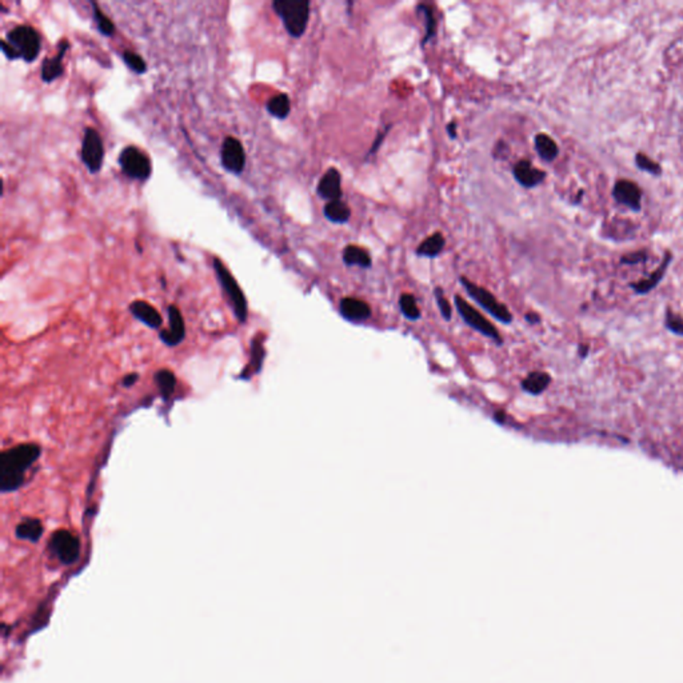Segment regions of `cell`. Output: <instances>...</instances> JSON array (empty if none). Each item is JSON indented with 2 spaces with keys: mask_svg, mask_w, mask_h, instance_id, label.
Segmentation results:
<instances>
[{
  "mask_svg": "<svg viewBox=\"0 0 683 683\" xmlns=\"http://www.w3.org/2000/svg\"><path fill=\"white\" fill-rule=\"evenodd\" d=\"M41 447L35 443H24L11 447L0 456V488L11 493L21 488L27 473L41 458Z\"/></svg>",
  "mask_w": 683,
  "mask_h": 683,
  "instance_id": "obj_1",
  "label": "cell"
},
{
  "mask_svg": "<svg viewBox=\"0 0 683 683\" xmlns=\"http://www.w3.org/2000/svg\"><path fill=\"white\" fill-rule=\"evenodd\" d=\"M272 9L283 21V26L290 36L300 38L304 34L310 19V1L275 0Z\"/></svg>",
  "mask_w": 683,
  "mask_h": 683,
  "instance_id": "obj_2",
  "label": "cell"
},
{
  "mask_svg": "<svg viewBox=\"0 0 683 683\" xmlns=\"http://www.w3.org/2000/svg\"><path fill=\"white\" fill-rule=\"evenodd\" d=\"M214 269L217 272V280L227 297L235 317L242 323L247 321V300L243 295V291L239 287L238 282L232 277V274L228 271L227 267L223 265L220 259H214Z\"/></svg>",
  "mask_w": 683,
  "mask_h": 683,
  "instance_id": "obj_3",
  "label": "cell"
},
{
  "mask_svg": "<svg viewBox=\"0 0 683 683\" xmlns=\"http://www.w3.org/2000/svg\"><path fill=\"white\" fill-rule=\"evenodd\" d=\"M4 41L11 44L21 59L27 63L35 62L41 53V36L31 26H16L9 31Z\"/></svg>",
  "mask_w": 683,
  "mask_h": 683,
  "instance_id": "obj_4",
  "label": "cell"
},
{
  "mask_svg": "<svg viewBox=\"0 0 683 683\" xmlns=\"http://www.w3.org/2000/svg\"><path fill=\"white\" fill-rule=\"evenodd\" d=\"M459 280H461L462 286L465 287L467 294L476 300V303L483 310H486L490 315H493L495 319H498L500 323H505V324H510L513 322V314L490 291L478 286L474 282L467 279L466 277H461Z\"/></svg>",
  "mask_w": 683,
  "mask_h": 683,
  "instance_id": "obj_5",
  "label": "cell"
},
{
  "mask_svg": "<svg viewBox=\"0 0 683 683\" xmlns=\"http://www.w3.org/2000/svg\"><path fill=\"white\" fill-rule=\"evenodd\" d=\"M118 163L125 176L139 182H145L153 173L150 158L135 145H128L122 150Z\"/></svg>",
  "mask_w": 683,
  "mask_h": 683,
  "instance_id": "obj_6",
  "label": "cell"
},
{
  "mask_svg": "<svg viewBox=\"0 0 683 683\" xmlns=\"http://www.w3.org/2000/svg\"><path fill=\"white\" fill-rule=\"evenodd\" d=\"M454 302H456V310L459 312L461 318L466 322L471 329L481 332L483 337L493 339L498 344L503 343V339L500 337V332H498V329H495L493 326V323L486 319L479 311L476 310L468 302H466L459 295H456Z\"/></svg>",
  "mask_w": 683,
  "mask_h": 683,
  "instance_id": "obj_7",
  "label": "cell"
},
{
  "mask_svg": "<svg viewBox=\"0 0 683 683\" xmlns=\"http://www.w3.org/2000/svg\"><path fill=\"white\" fill-rule=\"evenodd\" d=\"M81 156L84 166L88 168L91 174L101 171L104 159L103 140L93 127L84 130Z\"/></svg>",
  "mask_w": 683,
  "mask_h": 683,
  "instance_id": "obj_8",
  "label": "cell"
},
{
  "mask_svg": "<svg viewBox=\"0 0 683 683\" xmlns=\"http://www.w3.org/2000/svg\"><path fill=\"white\" fill-rule=\"evenodd\" d=\"M50 548L55 557L66 565L73 563L81 553L79 538L68 530H58L50 540Z\"/></svg>",
  "mask_w": 683,
  "mask_h": 683,
  "instance_id": "obj_9",
  "label": "cell"
},
{
  "mask_svg": "<svg viewBox=\"0 0 683 683\" xmlns=\"http://www.w3.org/2000/svg\"><path fill=\"white\" fill-rule=\"evenodd\" d=\"M642 192L641 187L638 186L635 182L629 180V179H620L615 182L614 188H612V197L614 200L625 206V207L632 210L634 212H640L642 210Z\"/></svg>",
  "mask_w": 683,
  "mask_h": 683,
  "instance_id": "obj_10",
  "label": "cell"
},
{
  "mask_svg": "<svg viewBox=\"0 0 683 683\" xmlns=\"http://www.w3.org/2000/svg\"><path fill=\"white\" fill-rule=\"evenodd\" d=\"M222 165L232 174H242L246 165V154L243 145L234 136H227L222 145L220 151Z\"/></svg>",
  "mask_w": 683,
  "mask_h": 683,
  "instance_id": "obj_11",
  "label": "cell"
},
{
  "mask_svg": "<svg viewBox=\"0 0 683 683\" xmlns=\"http://www.w3.org/2000/svg\"><path fill=\"white\" fill-rule=\"evenodd\" d=\"M513 174L518 183L526 188L539 186L548 176L543 170H539L537 167L533 166L528 159L519 160L513 168Z\"/></svg>",
  "mask_w": 683,
  "mask_h": 683,
  "instance_id": "obj_12",
  "label": "cell"
},
{
  "mask_svg": "<svg viewBox=\"0 0 683 683\" xmlns=\"http://www.w3.org/2000/svg\"><path fill=\"white\" fill-rule=\"evenodd\" d=\"M317 192L322 199L329 202L341 200L342 197V176L337 168H329L324 175L322 176Z\"/></svg>",
  "mask_w": 683,
  "mask_h": 683,
  "instance_id": "obj_13",
  "label": "cell"
},
{
  "mask_svg": "<svg viewBox=\"0 0 683 683\" xmlns=\"http://www.w3.org/2000/svg\"><path fill=\"white\" fill-rule=\"evenodd\" d=\"M68 48H70V43L67 39H63L58 46V55L44 59L42 64V71H41L43 82L51 83V82L62 76L63 73H64L62 61Z\"/></svg>",
  "mask_w": 683,
  "mask_h": 683,
  "instance_id": "obj_14",
  "label": "cell"
},
{
  "mask_svg": "<svg viewBox=\"0 0 683 683\" xmlns=\"http://www.w3.org/2000/svg\"><path fill=\"white\" fill-rule=\"evenodd\" d=\"M168 318H170V327L162 332L160 338L167 346H176L185 338V332H186L185 321L176 306L168 307Z\"/></svg>",
  "mask_w": 683,
  "mask_h": 683,
  "instance_id": "obj_15",
  "label": "cell"
},
{
  "mask_svg": "<svg viewBox=\"0 0 683 683\" xmlns=\"http://www.w3.org/2000/svg\"><path fill=\"white\" fill-rule=\"evenodd\" d=\"M673 254H672L670 251H666V252H664V257H663L662 259V263L658 266V269H655V271H652V274H650L647 278L638 280V282H635V283H632L630 287H632V290L635 291L637 294H641V295H645V294H647V292L654 290V289L659 284V282L663 279V277H664L666 271L669 269L670 263L673 262Z\"/></svg>",
  "mask_w": 683,
  "mask_h": 683,
  "instance_id": "obj_16",
  "label": "cell"
},
{
  "mask_svg": "<svg viewBox=\"0 0 683 683\" xmlns=\"http://www.w3.org/2000/svg\"><path fill=\"white\" fill-rule=\"evenodd\" d=\"M342 317L354 323L367 321L371 317V307L362 299L343 298L339 304Z\"/></svg>",
  "mask_w": 683,
  "mask_h": 683,
  "instance_id": "obj_17",
  "label": "cell"
},
{
  "mask_svg": "<svg viewBox=\"0 0 683 683\" xmlns=\"http://www.w3.org/2000/svg\"><path fill=\"white\" fill-rule=\"evenodd\" d=\"M130 311L136 319L145 323V326L151 329H159L163 323L160 314L155 307L145 300H135L130 304Z\"/></svg>",
  "mask_w": 683,
  "mask_h": 683,
  "instance_id": "obj_18",
  "label": "cell"
},
{
  "mask_svg": "<svg viewBox=\"0 0 683 683\" xmlns=\"http://www.w3.org/2000/svg\"><path fill=\"white\" fill-rule=\"evenodd\" d=\"M534 145L539 158L545 162H553L559 155V147L557 142L548 134H537L534 138Z\"/></svg>",
  "mask_w": 683,
  "mask_h": 683,
  "instance_id": "obj_19",
  "label": "cell"
},
{
  "mask_svg": "<svg viewBox=\"0 0 683 683\" xmlns=\"http://www.w3.org/2000/svg\"><path fill=\"white\" fill-rule=\"evenodd\" d=\"M343 262L346 266H359L362 269H370L371 267V257L366 250L350 245L346 249L343 250Z\"/></svg>",
  "mask_w": 683,
  "mask_h": 683,
  "instance_id": "obj_20",
  "label": "cell"
},
{
  "mask_svg": "<svg viewBox=\"0 0 683 683\" xmlns=\"http://www.w3.org/2000/svg\"><path fill=\"white\" fill-rule=\"evenodd\" d=\"M551 382V376L549 374L543 371H534L528 374V376L522 382V389L523 391L531 394V395H539L543 393Z\"/></svg>",
  "mask_w": 683,
  "mask_h": 683,
  "instance_id": "obj_21",
  "label": "cell"
},
{
  "mask_svg": "<svg viewBox=\"0 0 683 683\" xmlns=\"http://www.w3.org/2000/svg\"><path fill=\"white\" fill-rule=\"evenodd\" d=\"M323 212H324V217L337 225L347 223L351 217V210L342 200L329 202L323 208Z\"/></svg>",
  "mask_w": 683,
  "mask_h": 683,
  "instance_id": "obj_22",
  "label": "cell"
},
{
  "mask_svg": "<svg viewBox=\"0 0 683 683\" xmlns=\"http://www.w3.org/2000/svg\"><path fill=\"white\" fill-rule=\"evenodd\" d=\"M445 237L441 232H435L434 235L425 239L416 249V255L426 258H435L445 249Z\"/></svg>",
  "mask_w": 683,
  "mask_h": 683,
  "instance_id": "obj_23",
  "label": "cell"
},
{
  "mask_svg": "<svg viewBox=\"0 0 683 683\" xmlns=\"http://www.w3.org/2000/svg\"><path fill=\"white\" fill-rule=\"evenodd\" d=\"M42 522L39 519H35V518L24 519L16 528L18 538L24 539V540L36 542L38 539L42 537Z\"/></svg>",
  "mask_w": 683,
  "mask_h": 683,
  "instance_id": "obj_24",
  "label": "cell"
},
{
  "mask_svg": "<svg viewBox=\"0 0 683 683\" xmlns=\"http://www.w3.org/2000/svg\"><path fill=\"white\" fill-rule=\"evenodd\" d=\"M269 115L278 119H286L291 111V101L287 93H278L272 96L266 106Z\"/></svg>",
  "mask_w": 683,
  "mask_h": 683,
  "instance_id": "obj_25",
  "label": "cell"
},
{
  "mask_svg": "<svg viewBox=\"0 0 683 683\" xmlns=\"http://www.w3.org/2000/svg\"><path fill=\"white\" fill-rule=\"evenodd\" d=\"M416 12L425 21V36L422 39V46H426V43L431 41L436 35V19H435L434 11L427 4H418Z\"/></svg>",
  "mask_w": 683,
  "mask_h": 683,
  "instance_id": "obj_26",
  "label": "cell"
},
{
  "mask_svg": "<svg viewBox=\"0 0 683 683\" xmlns=\"http://www.w3.org/2000/svg\"><path fill=\"white\" fill-rule=\"evenodd\" d=\"M399 309L402 311L404 318L409 321H418L421 319V310L418 307V303L415 299L414 295L411 294H404L399 298Z\"/></svg>",
  "mask_w": 683,
  "mask_h": 683,
  "instance_id": "obj_27",
  "label": "cell"
},
{
  "mask_svg": "<svg viewBox=\"0 0 683 683\" xmlns=\"http://www.w3.org/2000/svg\"><path fill=\"white\" fill-rule=\"evenodd\" d=\"M91 6H93V19H95L99 32L104 36H113L115 34V26L113 21L107 15H104L101 10V7L96 3H91Z\"/></svg>",
  "mask_w": 683,
  "mask_h": 683,
  "instance_id": "obj_28",
  "label": "cell"
},
{
  "mask_svg": "<svg viewBox=\"0 0 683 683\" xmlns=\"http://www.w3.org/2000/svg\"><path fill=\"white\" fill-rule=\"evenodd\" d=\"M155 381L159 389H160V393L163 395V398H168L171 394L174 393L176 386V379L175 375L168 371V370H159L155 375Z\"/></svg>",
  "mask_w": 683,
  "mask_h": 683,
  "instance_id": "obj_29",
  "label": "cell"
},
{
  "mask_svg": "<svg viewBox=\"0 0 683 683\" xmlns=\"http://www.w3.org/2000/svg\"><path fill=\"white\" fill-rule=\"evenodd\" d=\"M635 166L638 167L641 171H645L647 174L654 176L662 175V167L652 158L643 154V153H637L635 155Z\"/></svg>",
  "mask_w": 683,
  "mask_h": 683,
  "instance_id": "obj_30",
  "label": "cell"
},
{
  "mask_svg": "<svg viewBox=\"0 0 683 683\" xmlns=\"http://www.w3.org/2000/svg\"><path fill=\"white\" fill-rule=\"evenodd\" d=\"M123 61H125V66L133 71V73H138V75H142L147 71V64H145V59L134 51H130V50H125L123 52Z\"/></svg>",
  "mask_w": 683,
  "mask_h": 683,
  "instance_id": "obj_31",
  "label": "cell"
},
{
  "mask_svg": "<svg viewBox=\"0 0 683 683\" xmlns=\"http://www.w3.org/2000/svg\"><path fill=\"white\" fill-rule=\"evenodd\" d=\"M434 297L436 299V304H438V309L441 311V315L443 317V319L446 321H450L451 317H453V309H451V304L448 299L446 298L445 291L441 287H436L434 290Z\"/></svg>",
  "mask_w": 683,
  "mask_h": 683,
  "instance_id": "obj_32",
  "label": "cell"
},
{
  "mask_svg": "<svg viewBox=\"0 0 683 683\" xmlns=\"http://www.w3.org/2000/svg\"><path fill=\"white\" fill-rule=\"evenodd\" d=\"M647 259H649V252L646 250H638L630 254H625L621 258V265L635 266V265L646 263Z\"/></svg>",
  "mask_w": 683,
  "mask_h": 683,
  "instance_id": "obj_33",
  "label": "cell"
},
{
  "mask_svg": "<svg viewBox=\"0 0 683 683\" xmlns=\"http://www.w3.org/2000/svg\"><path fill=\"white\" fill-rule=\"evenodd\" d=\"M664 323H666V327H667L670 332L683 335V318H681L679 315L674 314L672 311H667V312H666V321H664Z\"/></svg>",
  "mask_w": 683,
  "mask_h": 683,
  "instance_id": "obj_34",
  "label": "cell"
},
{
  "mask_svg": "<svg viewBox=\"0 0 683 683\" xmlns=\"http://www.w3.org/2000/svg\"><path fill=\"white\" fill-rule=\"evenodd\" d=\"M0 48H1L3 53H4V55L9 58V59H11V61H15V59H19V58H21V56H19V53L16 52V50H15V48H14L11 44H9V43L6 42L4 39L0 42Z\"/></svg>",
  "mask_w": 683,
  "mask_h": 683,
  "instance_id": "obj_35",
  "label": "cell"
},
{
  "mask_svg": "<svg viewBox=\"0 0 683 683\" xmlns=\"http://www.w3.org/2000/svg\"><path fill=\"white\" fill-rule=\"evenodd\" d=\"M389 130H390V125H387V127L384 128V133H381V134L376 136V139H375V142H374V145H371V150L369 151V156L373 155V154H375V153L378 151V148H379V145H382V142H384V136H386V134L389 133Z\"/></svg>",
  "mask_w": 683,
  "mask_h": 683,
  "instance_id": "obj_36",
  "label": "cell"
},
{
  "mask_svg": "<svg viewBox=\"0 0 683 683\" xmlns=\"http://www.w3.org/2000/svg\"><path fill=\"white\" fill-rule=\"evenodd\" d=\"M456 127H458V125H456V122H451V123H448L447 127H446L447 134H448V136H450L451 139H456V136H458V134H456V130H458V128H456Z\"/></svg>",
  "mask_w": 683,
  "mask_h": 683,
  "instance_id": "obj_37",
  "label": "cell"
},
{
  "mask_svg": "<svg viewBox=\"0 0 683 683\" xmlns=\"http://www.w3.org/2000/svg\"><path fill=\"white\" fill-rule=\"evenodd\" d=\"M506 418H508V416H506V414H505L503 411H497V413L494 414V421L497 422L498 425H503V423L506 422Z\"/></svg>",
  "mask_w": 683,
  "mask_h": 683,
  "instance_id": "obj_38",
  "label": "cell"
},
{
  "mask_svg": "<svg viewBox=\"0 0 683 683\" xmlns=\"http://www.w3.org/2000/svg\"><path fill=\"white\" fill-rule=\"evenodd\" d=\"M526 321H528V323H531V324H537L540 319H539V317L537 314L530 312V314H526Z\"/></svg>",
  "mask_w": 683,
  "mask_h": 683,
  "instance_id": "obj_39",
  "label": "cell"
},
{
  "mask_svg": "<svg viewBox=\"0 0 683 683\" xmlns=\"http://www.w3.org/2000/svg\"><path fill=\"white\" fill-rule=\"evenodd\" d=\"M136 381H138V375H136V374H133V375H130V376H125V381H123V384H125V387H127V386H131V384H134Z\"/></svg>",
  "mask_w": 683,
  "mask_h": 683,
  "instance_id": "obj_40",
  "label": "cell"
},
{
  "mask_svg": "<svg viewBox=\"0 0 683 683\" xmlns=\"http://www.w3.org/2000/svg\"><path fill=\"white\" fill-rule=\"evenodd\" d=\"M583 195H585V191H583V190H580V192H578V197H575V199L572 200V203H574V205H580V200H582Z\"/></svg>",
  "mask_w": 683,
  "mask_h": 683,
  "instance_id": "obj_41",
  "label": "cell"
}]
</instances>
